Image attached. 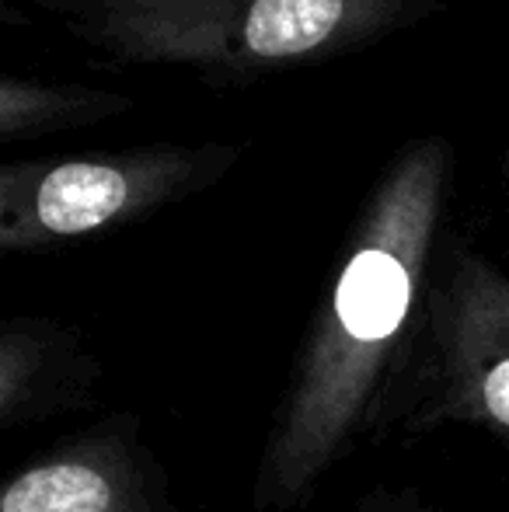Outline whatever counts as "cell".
I'll return each mask as SVG.
<instances>
[{"label":"cell","mask_w":509,"mask_h":512,"mask_svg":"<svg viewBox=\"0 0 509 512\" xmlns=\"http://www.w3.org/2000/svg\"><path fill=\"white\" fill-rule=\"evenodd\" d=\"M450 175L454 143L429 133L408 140L377 182L335 279L328 321L311 352L290 429L279 443L283 485L311 478L360 408L377 363L415 304Z\"/></svg>","instance_id":"6da1fadb"},{"label":"cell","mask_w":509,"mask_h":512,"mask_svg":"<svg viewBox=\"0 0 509 512\" xmlns=\"http://www.w3.org/2000/svg\"><path fill=\"white\" fill-rule=\"evenodd\" d=\"M46 14L95 53L245 84L356 53L447 11V0H0Z\"/></svg>","instance_id":"7a4b0ae2"},{"label":"cell","mask_w":509,"mask_h":512,"mask_svg":"<svg viewBox=\"0 0 509 512\" xmlns=\"http://www.w3.org/2000/svg\"><path fill=\"white\" fill-rule=\"evenodd\" d=\"M238 157V143H147L7 161L0 168V244L28 251L98 234L203 192Z\"/></svg>","instance_id":"3957f363"},{"label":"cell","mask_w":509,"mask_h":512,"mask_svg":"<svg viewBox=\"0 0 509 512\" xmlns=\"http://www.w3.org/2000/svg\"><path fill=\"white\" fill-rule=\"evenodd\" d=\"M136 102L119 91L91 84L39 81V77L4 74L0 77V140H42L53 133L98 126L105 119L126 115Z\"/></svg>","instance_id":"277c9868"},{"label":"cell","mask_w":509,"mask_h":512,"mask_svg":"<svg viewBox=\"0 0 509 512\" xmlns=\"http://www.w3.org/2000/svg\"><path fill=\"white\" fill-rule=\"evenodd\" d=\"M0 512H112V485L88 464H49L21 474Z\"/></svg>","instance_id":"5b68a950"},{"label":"cell","mask_w":509,"mask_h":512,"mask_svg":"<svg viewBox=\"0 0 509 512\" xmlns=\"http://www.w3.org/2000/svg\"><path fill=\"white\" fill-rule=\"evenodd\" d=\"M478 405L492 422L509 429V352L496 363H489V370L478 380Z\"/></svg>","instance_id":"8992f818"},{"label":"cell","mask_w":509,"mask_h":512,"mask_svg":"<svg viewBox=\"0 0 509 512\" xmlns=\"http://www.w3.org/2000/svg\"><path fill=\"white\" fill-rule=\"evenodd\" d=\"M503 175L509 178V143H506V154H503Z\"/></svg>","instance_id":"52a82bcc"}]
</instances>
